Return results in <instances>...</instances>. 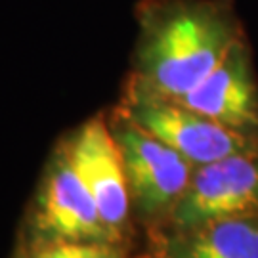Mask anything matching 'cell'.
Wrapping results in <instances>:
<instances>
[{"mask_svg":"<svg viewBox=\"0 0 258 258\" xmlns=\"http://www.w3.org/2000/svg\"><path fill=\"white\" fill-rule=\"evenodd\" d=\"M25 258H120L107 241H40Z\"/></svg>","mask_w":258,"mask_h":258,"instance_id":"cell-9","label":"cell"},{"mask_svg":"<svg viewBox=\"0 0 258 258\" xmlns=\"http://www.w3.org/2000/svg\"><path fill=\"white\" fill-rule=\"evenodd\" d=\"M228 218H258V153L195 166L184 195L170 211L178 230Z\"/></svg>","mask_w":258,"mask_h":258,"instance_id":"cell-4","label":"cell"},{"mask_svg":"<svg viewBox=\"0 0 258 258\" xmlns=\"http://www.w3.org/2000/svg\"><path fill=\"white\" fill-rule=\"evenodd\" d=\"M109 124L122 153L130 203L146 216L170 214L195 166L119 109Z\"/></svg>","mask_w":258,"mask_h":258,"instance_id":"cell-3","label":"cell"},{"mask_svg":"<svg viewBox=\"0 0 258 258\" xmlns=\"http://www.w3.org/2000/svg\"><path fill=\"white\" fill-rule=\"evenodd\" d=\"M132 88L166 100L194 90L220 65L243 33L218 0H155L140 18Z\"/></svg>","mask_w":258,"mask_h":258,"instance_id":"cell-1","label":"cell"},{"mask_svg":"<svg viewBox=\"0 0 258 258\" xmlns=\"http://www.w3.org/2000/svg\"><path fill=\"white\" fill-rule=\"evenodd\" d=\"M157 258H258V220L228 218L174 228Z\"/></svg>","mask_w":258,"mask_h":258,"instance_id":"cell-8","label":"cell"},{"mask_svg":"<svg viewBox=\"0 0 258 258\" xmlns=\"http://www.w3.org/2000/svg\"><path fill=\"white\" fill-rule=\"evenodd\" d=\"M42 241H107L98 207L59 148L48 168L35 216Z\"/></svg>","mask_w":258,"mask_h":258,"instance_id":"cell-7","label":"cell"},{"mask_svg":"<svg viewBox=\"0 0 258 258\" xmlns=\"http://www.w3.org/2000/svg\"><path fill=\"white\" fill-rule=\"evenodd\" d=\"M174 102L258 140V81L245 38L231 48L207 79Z\"/></svg>","mask_w":258,"mask_h":258,"instance_id":"cell-6","label":"cell"},{"mask_svg":"<svg viewBox=\"0 0 258 258\" xmlns=\"http://www.w3.org/2000/svg\"><path fill=\"white\" fill-rule=\"evenodd\" d=\"M119 111L194 166L239 153H258V140L239 134L174 100L159 98L132 86L124 94Z\"/></svg>","mask_w":258,"mask_h":258,"instance_id":"cell-2","label":"cell"},{"mask_svg":"<svg viewBox=\"0 0 258 258\" xmlns=\"http://www.w3.org/2000/svg\"><path fill=\"white\" fill-rule=\"evenodd\" d=\"M61 149L94 199L111 241H120L128 224L130 194L122 153L111 124L100 117L86 120Z\"/></svg>","mask_w":258,"mask_h":258,"instance_id":"cell-5","label":"cell"}]
</instances>
